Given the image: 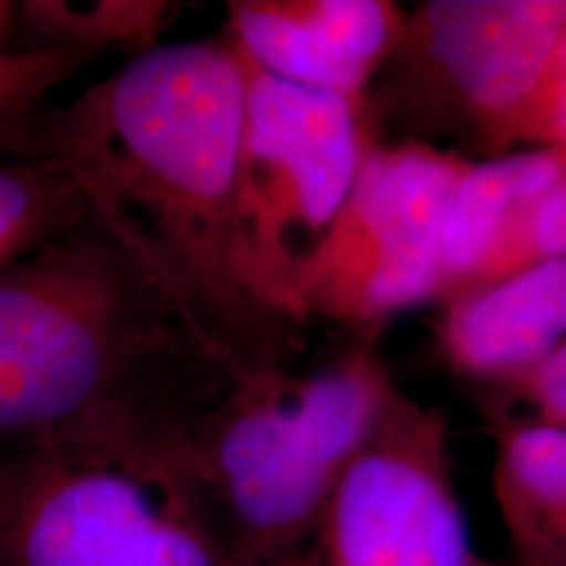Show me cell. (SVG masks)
I'll use <instances>...</instances> for the list:
<instances>
[{
    "instance_id": "6da1fadb",
    "label": "cell",
    "mask_w": 566,
    "mask_h": 566,
    "mask_svg": "<svg viewBox=\"0 0 566 566\" xmlns=\"http://www.w3.org/2000/svg\"><path fill=\"white\" fill-rule=\"evenodd\" d=\"M242 63L221 30L132 55L69 105L34 111L17 153L66 171L239 378L310 346V328L263 307L242 271Z\"/></svg>"
},
{
    "instance_id": "7a4b0ae2",
    "label": "cell",
    "mask_w": 566,
    "mask_h": 566,
    "mask_svg": "<svg viewBox=\"0 0 566 566\" xmlns=\"http://www.w3.org/2000/svg\"><path fill=\"white\" fill-rule=\"evenodd\" d=\"M237 380L92 208L0 265V462L163 436Z\"/></svg>"
},
{
    "instance_id": "3957f363",
    "label": "cell",
    "mask_w": 566,
    "mask_h": 566,
    "mask_svg": "<svg viewBox=\"0 0 566 566\" xmlns=\"http://www.w3.org/2000/svg\"><path fill=\"white\" fill-rule=\"evenodd\" d=\"M384 328L342 331L313 363L244 375L174 430L239 566H292L396 391Z\"/></svg>"
},
{
    "instance_id": "277c9868",
    "label": "cell",
    "mask_w": 566,
    "mask_h": 566,
    "mask_svg": "<svg viewBox=\"0 0 566 566\" xmlns=\"http://www.w3.org/2000/svg\"><path fill=\"white\" fill-rule=\"evenodd\" d=\"M174 430L3 459L0 566H239Z\"/></svg>"
},
{
    "instance_id": "5b68a950",
    "label": "cell",
    "mask_w": 566,
    "mask_h": 566,
    "mask_svg": "<svg viewBox=\"0 0 566 566\" xmlns=\"http://www.w3.org/2000/svg\"><path fill=\"white\" fill-rule=\"evenodd\" d=\"M564 27L566 0L417 3L365 95L375 134L480 160L541 80Z\"/></svg>"
},
{
    "instance_id": "8992f818",
    "label": "cell",
    "mask_w": 566,
    "mask_h": 566,
    "mask_svg": "<svg viewBox=\"0 0 566 566\" xmlns=\"http://www.w3.org/2000/svg\"><path fill=\"white\" fill-rule=\"evenodd\" d=\"M237 55L244 74L237 158L242 271L263 307L296 323L294 275L380 139L365 103L296 87Z\"/></svg>"
},
{
    "instance_id": "52a82bcc",
    "label": "cell",
    "mask_w": 566,
    "mask_h": 566,
    "mask_svg": "<svg viewBox=\"0 0 566 566\" xmlns=\"http://www.w3.org/2000/svg\"><path fill=\"white\" fill-rule=\"evenodd\" d=\"M467 163L422 142H378L294 275V321L307 328H386L394 315L436 304L446 208Z\"/></svg>"
},
{
    "instance_id": "ba28073f",
    "label": "cell",
    "mask_w": 566,
    "mask_h": 566,
    "mask_svg": "<svg viewBox=\"0 0 566 566\" xmlns=\"http://www.w3.org/2000/svg\"><path fill=\"white\" fill-rule=\"evenodd\" d=\"M292 566H495L472 548L438 409L396 386Z\"/></svg>"
},
{
    "instance_id": "9c48e42d",
    "label": "cell",
    "mask_w": 566,
    "mask_h": 566,
    "mask_svg": "<svg viewBox=\"0 0 566 566\" xmlns=\"http://www.w3.org/2000/svg\"><path fill=\"white\" fill-rule=\"evenodd\" d=\"M405 19L394 0H231L223 32L265 74L365 103Z\"/></svg>"
},
{
    "instance_id": "30bf717a",
    "label": "cell",
    "mask_w": 566,
    "mask_h": 566,
    "mask_svg": "<svg viewBox=\"0 0 566 566\" xmlns=\"http://www.w3.org/2000/svg\"><path fill=\"white\" fill-rule=\"evenodd\" d=\"M433 334L443 365L480 388L527 373L566 344V258L441 304Z\"/></svg>"
},
{
    "instance_id": "8fae6325",
    "label": "cell",
    "mask_w": 566,
    "mask_h": 566,
    "mask_svg": "<svg viewBox=\"0 0 566 566\" xmlns=\"http://www.w3.org/2000/svg\"><path fill=\"white\" fill-rule=\"evenodd\" d=\"M564 176V150H514L467 163L446 208L443 283L436 307L470 279L509 218Z\"/></svg>"
},
{
    "instance_id": "7c38bea8",
    "label": "cell",
    "mask_w": 566,
    "mask_h": 566,
    "mask_svg": "<svg viewBox=\"0 0 566 566\" xmlns=\"http://www.w3.org/2000/svg\"><path fill=\"white\" fill-rule=\"evenodd\" d=\"M493 493L514 551H566V430L493 417Z\"/></svg>"
},
{
    "instance_id": "4fadbf2b",
    "label": "cell",
    "mask_w": 566,
    "mask_h": 566,
    "mask_svg": "<svg viewBox=\"0 0 566 566\" xmlns=\"http://www.w3.org/2000/svg\"><path fill=\"white\" fill-rule=\"evenodd\" d=\"M187 9L168 0H27L13 3V21L32 51H76L97 59L105 51H153Z\"/></svg>"
},
{
    "instance_id": "5bb4252c",
    "label": "cell",
    "mask_w": 566,
    "mask_h": 566,
    "mask_svg": "<svg viewBox=\"0 0 566 566\" xmlns=\"http://www.w3.org/2000/svg\"><path fill=\"white\" fill-rule=\"evenodd\" d=\"M63 168L42 158H0V265L87 212Z\"/></svg>"
},
{
    "instance_id": "9a60e30c",
    "label": "cell",
    "mask_w": 566,
    "mask_h": 566,
    "mask_svg": "<svg viewBox=\"0 0 566 566\" xmlns=\"http://www.w3.org/2000/svg\"><path fill=\"white\" fill-rule=\"evenodd\" d=\"M558 258H566V176L509 218L470 279L443 304L485 292Z\"/></svg>"
},
{
    "instance_id": "2e32d148",
    "label": "cell",
    "mask_w": 566,
    "mask_h": 566,
    "mask_svg": "<svg viewBox=\"0 0 566 566\" xmlns=\"http://www.w3.org/2000/svg\"><path fill=\"white\" fill-rule=\"evenodd\" d=\"M514 150L566 153V27L525 103L495 129L483 158ZM480 158V160H483Z\"/></svg>"
},
{
    "instance_id": "e0dca14e",
    "label": "cell",
    "mask_w": 566,
    "mask_h": 566,
    "mask_svg": "<svg viewBox=\"0 0 566 566\" xmlns=\"http://www.w3.org/2000/svg\"><path fill=\"white\" fill-rule=\"evenodd\" d=\"M13 24V3L0 0V101L38 111L48 92L61 87L92 55L76 51H11L6 38Z\"/></svg>"
},
{
    "instance_id": "ac0fdd59",
    "label": "cell",
    "mask_w": 566,
    "mask_h": 566,
    "mask_svg": "<svg viewBox=\"0 0 566 566\" xmlns=\"http://www.w3.org/2000/svg\"><path fill=\"white\" fill-rule=\"evenodd\" d=\"M485 399H520L530 401L537 409L533 422L554 424V428L566 430V344L551 352L546 359H541L527 373L516 375L506 384L483 388Z\"/></svg>"
},
{
    "instance_id": "d6986e66",
    "label": "cell",
    "mask_w": 566,
    "mask_h": 566,
    "mask_svg": "<svg viewBox=\"0 0 566 566\" xmlns=\"http://www.w3.org/2000/svg\"><path fill=\"white\" fill-rule=\"evenodd\" d=\"M40 111V108H38ZM34 111L21 108V105H11L0 101V155H9V158H17L21 134H24V126L30 122Z\"/></svg>"
},
{
    "instance_id": "ffe728a7",
    "label": "cell",
    "mask_w": 566,
    "mask_h": 566,
    "mask_svg": "<svg viewBox=\"0 0 566 566\" xmlns=\"http://www.w3.org/2000/svg\"><path fill=\"white\" fill-rule=\"evenodd\" d=\"M495 566H566V551L562 548H522L514 551V562Z\"/></svg>"
}]
</instances>
